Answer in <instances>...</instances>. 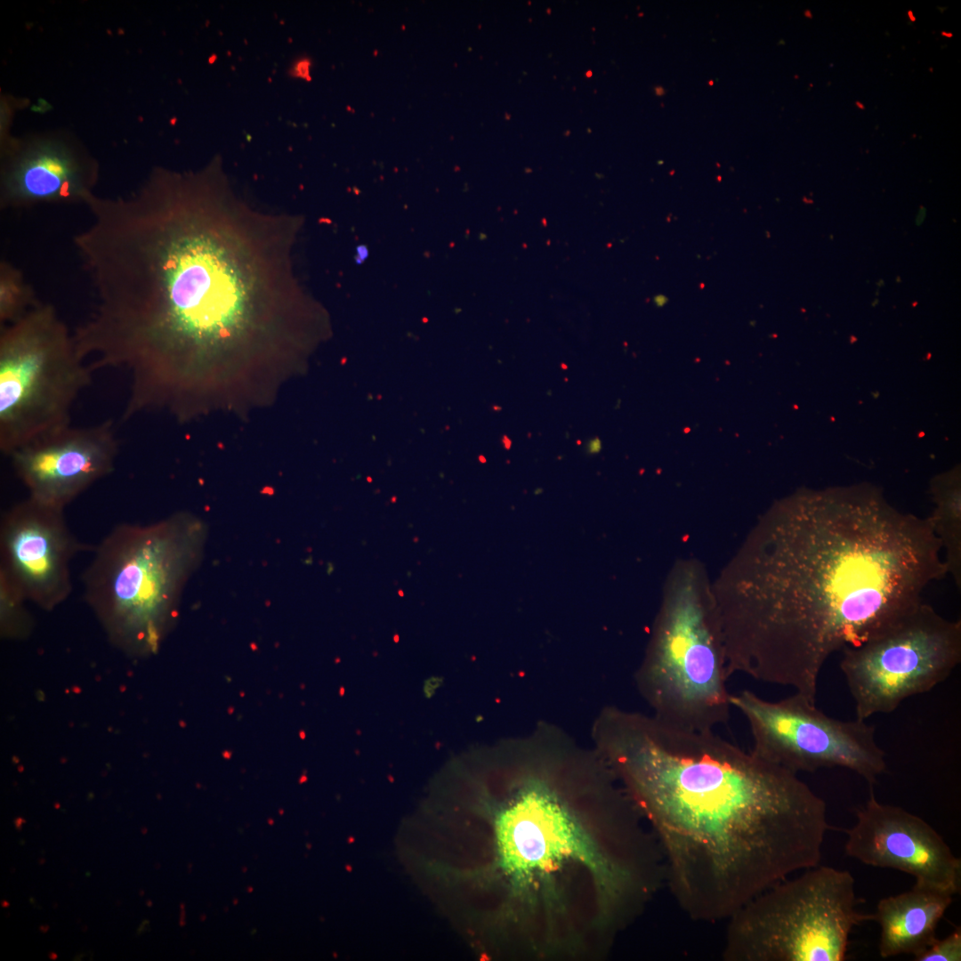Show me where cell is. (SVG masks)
Returning <instances> with one entry per match:
<instances>
[{
    "instance_id": "cell-1",
    "label": "cell",
    "mask_w": 961,
    "mask_h": 961,
    "mask_svg": "<svg viewBox=\"0 0 961 961\" xmlns=\"http://www.w3.org/2000/svg\"><path fill=\"white\" fill-rule=\"evenodd\" d=\"M74 237L96 295L73 332L91 369L124 370L123 419L181 422L275 398L297 365L295 223L254 211L217 172L154 173L129 198L93 197Z\"/></svg>"
},
{
    "instance_id": "cell-2",
    "label": "cell",
    "mask_w": 961,
    "mask_h": 961,
    "mask_svg": "<svg viewBox=\"0 0 961 961\" xmlns=\"http://www.w3.org/2000/svg\"><path fill=\"white\" fill-rule=\"evenodd\" d=\"M497 751L479 875L514 961H601L666 884L659 845L593 747L541 722Z\"/></svg>"
},
{
    "instance_id": "cell-3",
    "label": "cell",
    "mask_w": 961,
    "mask_h": 961,
    "mask_svg": "<svg viewBox=\"0 0 961 961\" xmlns=\"http://www.w3.org/2000/svg\"><path fill=\"white\" fill-rule=\"evenodd\" d=\"M714 594L731 677L790 687L816 703L831 655L886 630L948 572L928 518L866 488L807 491L759 519Z\"/></svg>"
},
{
    "instance_id": "cell-4",
    "label": "cell",
    "mask_w": 961,
    "mask_h": 961,
    "mask_svg": "<svg viewBox=\"0 0 961 961\" xmlns=\"http://www.w3.org/2000/svg\"><path fill=\"white\" fill-rule=\"evenodd\" d=\"M653 833L666 886L691 920L729 919L820 864L827 806L796 773L714 733L619 707L593 734Z\"/></svg>"
},
{
    "instance_id": "cell-5",
    "label": "cell",
    "mask_w": 961,
    "mask_h": 961,
    "mask_svg": "<svg viewBox=\"0 0 961 961\" xmlns=\"http://www.w3.org/2000/svg\"><path fill=\"white\" fill-rule=\"evenodd\" d=\"M206 537L203 521L182 512L150 524H119L102 539L83 575L84 593L115 642L137 653L157 648Z\"/></svg>"
},
{
    "instance_id": "cell-6",
    "label": "cell",
    "mask_w": 961,
    "mask_h": 961,
    "mask_svg": "<svg viewBox=\"0 0 961 961\" xmlns=\"http://www.w3.org/2000/svg\"><path fill=\"white\" fill-rule=\"evenodd\" d=\"M729 678L713 593L694 565H679L635 672L637 690L659 720L713 731L730 719Z\"/></svg>"
},
{
    "instance_id": "cell-7",
    "label": "cell",
    "mask_w": 961,
    "mask_h": 961,
    "mask_svg": "<svg viewBox=\"0 0 961 961\" xmlns=\"http://www.w3.org/2000/svg\"><path fill=\"white\" fill-rule=\"evenodd\" d=\"M763 891L729 919L724 961H843L852 930L873 920L857 909L855 881L829 866L804 869Z\"/></svg>"
},
{
    "instance_id": "cell-8",
    "label": "cell",
    "mask_w": 961,
    "mask_h": 961,
    "mask_svg": "<svg viewBox=\"0 0 961 961\" xmlns=\"http://www.w3.org/2000/svg\"><path fill=\"white\" fill-rule=\"evenodd\" d=\"M73 332L38 302L0 332V450L8 456L70 425L73 404L92 381Z\"/></svg>"
},
{
    "instance_id": "cell-9",
    "label": "cell",
    "mask_w": 961,
    "mask_h": 961,
    "mask_svg": "<svg viewBox=\"0 0 961 961\" xmlns=\"http://www.w3.org/2000/svg\"><path fill=\"white\" fill-rule=\"evenodd\" d=\"M841 653L856 718L866 721L950 675L961 662V621L922 602L884 632Z\"/></svg>"
},
{
    "instance_id": "cell-10",
    "label": "cell",
    "mask_w": 961,
    "mask_h": 961,
    "mask_svg": "<svg viewBox=\"0 0 961 961\" xmlns=\"http://www.w3.org/2000/svg\"><path fill=\"white\" fill-rule=\"evenodd\" d=\"M731 707L746 718L753 739L751 752L789 771L814 772L841 767L872 786L886 771L885 754L875 727L865 721L827 715L803 696L768 701L751 690L730 696Z\"/></svg>"
},
{
    "instance_id": "cell-11",
    "label": "cell",
    "mask_w": 961,
    "mask_h": 961,
    "mask_svg": "<svg viewBox=\"0 0 961 961\" xmlns=\"http://www.w3.org/2000/svg\"><path fill=\"white\" fill-rule=\"evenodd\" d=\"M847 829L844 852L860 862L912 876L915 884L951 895L960 892L961 860L922 818L883 804L870 789Z\"/></svg>"
},
{
    "instance_id": "cell-12",
    "label": "cell",
    "mask_w": 961,
    "mask_h": 961,
    "mask_svg": "<svg viewBox=\"0 0 961 961\" xmlns=\"http://www.w3.org/2000/svg\"><path fill=\"white\" fill-rule=\"evenodd\" d=\"M85 548L70 531L64 509L31 497L10 507L0 524V570L28 601L52 610L72 590L70 562Z\"/></svg>"
},
{
    "instance_id": "cell-13",
    "label": "cell",
    "mask_w": 961,
    "mask_h": 961,
    "mask_svg": "<svg viewBox=\"0 0 961 961\" xmlns=\"http://www.w3.org/2000/svg\"><path fill=\"white\" fill-rule=\"evenodd\" d=\"M119 444L112 420L66 426L37 438L8 456L28 497L60 509L112 472Z\"/></svg>"
},
{
    "instance_id": "cell-14",
    "label": "cell",
    "mask_w": 961,
    "mask_h": 961,
    "mask_svg": "<svg viewBox=\"0 0 961 961\" xmlns=\"http://www.w3.org/2000/svg\"><path fill=\"white\" fill-rule=\"evenodd\" d=\"M95 164L67 144L33 141L4 161L1 206L24 208L40 203L84 201L93 194Z\"/></svg>"
},
{
    "instance_id": "cell-15",
    "label": "cell",
    "mask_w": 961,
    "mask_h": 961,
    "mask_svg": "<svg viewBox=\"0 0 961 961\" xmlns=\"http://www.w3.org/2000/svg\"><path fill=\"white\" fill-rule=\"evenodd\" d=\"M953 895L914 884L907 892L881 899L872 913L880 927L879 955L914 957L930 946Z\"/></svg>"
},
{
    "instance_id": "cell-16",
    "label": "cell",
    "mask_w": 961,
    "mask_h": 961,
    "mask_svg": "<svg viewBox=\"0 0 961 961\" xmlns=\"http://www.w3.org/2000/svg\"><path fill=\"white\" fill-rule=\"evenodd\" d=\"M957 471L938 477L932 485L935 507L928 517L941 543L948 574L961 586V504Z\"/></svg>"
},
{
    "instance_id": "cell-17",
    "label": "cell",
    "mask_w": 961,
    "mask_h": 961,
    "mask_svg": "<svg viewBox=\"0 0 961 961\" xmlns=\"http://www.w3.org/2000/svg\"><path fill=\"white\" fill-rule=\"evenodd\" d=\"M38 301L20 270L11 262H0V322L1 327L12 323L25 315Z\"/></svg>"
},
{
    "instance_id": "cell-18",
    "label": "cell",
    "mask_w": 961,
    "mask_h": 961,
    "mask_svg": "<svg viewBox=\"0 0 961 961\" xmlns=\"http://www.w3.org/2000/svg\"><path fill=\"white\" fill-rule=\"evenodd\" d=\"M26 601L28 600L20 587L4 571L0 570L1 620L4 634L20 635L28 631Z\"/></svg>"
},
{
    "instance_id": "cell-19",
    "label": "cell",
    "mask_w": 961,
    "mask_h": 961,
    "mask_svg": "<svg viewBox=\"0 0 961 961\" xmlns=\"http://www.w3.org/2000/svg\"><path fill=\"white\" fill-rule=\"evenodd\" d=\"M916 961H960L961 929L956 928L944 939H936L925 950L914 957Z\"/></svg>"
},
{
    "instance_id": "cell-20",
    "label": "cell",
    "mask_w": 961,
    "mask_h": 961,
    "mask_svg": "<svg viewBox=\"0 0 961 961\" xmlns=\"http://www.w3.org/2000/svg\"><path fill=\"white\" fill-rule=\"evenodd\" d=\"M602 448L601 441L598 438L591 440L586 446V450L589 454H597Z\"/></svg>"
},
{
    "instance_id": "cell-21",
    "label": "cell",
    "mask_w": 961,
    "mask_h": 961,
    "mask_svg": "<svg viewBox=\"0 0 961 961\" xmlns=\"http://www.w3.org/2000/svg\"><path fill=\"white\" fill-rule=\"evenodd\" d=\"M356 253L355 261L359 263H361L368 255V251L365 246H359Z\"/></svg>"
},
{
    "instance_id": "cell-22",
    "label": "cell",
    "mask_w": 961,
    "mask_h": 961,
    "mask_svg": "<svg viewBox=\"0 0 961 961\" xmlns=\"http://www.w3.org/2000/svg\"><path fill=\"white\" fill-rule=\"evenodd\" d=\"M23 823H25V820L20 819V818H18L17 820H14V824H15V826H16V828L18 829H20L21 828V824H23Z\"/></svg>"
},
{
    "instance_id": "cell-23",
    "label": "cell",
    "mask_w": 961,
    "mask_h": 961,
    "mask_svg": "<svg viewBox=\"0 0 961 961\" xmlns=\"http://www.w3.org/2000/svg\"><path fill=\"white\" fill-rule=\"evenodd\" d=\"M908 16L909 17V19H910V20H911V21H915V20H916V17L914 16V14H913L912 11H909V12H908Z\"/></svg>"
},
{
    "instance_id": "cell-24",
    "label": "cell",
    "mask_w": 961,
    "mask_h": 961,
    "mask_svg": "<svg viewBox=\"0 0 961 961\" xmlns=\"http://www.w3.org/2000/svg\"><path fill=\"white\" fill-rule=\"evenodd\" d=\"M47 930H48V926H47V925H42V926H40V931H41V932L44 933V932H47Z\"/></svg>"
},
{
    "instance_id": "cell-25",
    "label": "cell",
    "mask_w": 961,
    "mask_h": 961,
    "mask_svg": "<svg viewBox=\"0 0 961 961\" xmlns=\"http://www.w3.org/2000/svg\"><path fill=\"white\" fill-rule=\"evenodd\" d=\"M49 957H50L51 959H56V958H57V955H56L55 953H52H52H50V955H49Z\"/></svg>"
},
{
    "instance_id": "cell-26",
    "label": "cell",
    "mask_w": 961,
    "mask_h": 961,
    "mask_svg": "<svg viewBox=\"0 0 961 961\" xmlns=\"http://www.w3.org/2000/svg\"><path fill=\"white\" fill-rule=\"evenodd\" d=\"M941 35H942V36H948V37H951V36H952V34H951V33H946L945 31H942Z\"/></svg>"
},
{
    "instance_id": "cell-27",
    "label": "cell",
    "mask_w": 961,
    "mask_h": 961,
    "mask_svg": "<svg viewBox=\"0 0 961 961\" xmlns=\"http://www.w3.org/2000/svg\"><path fill=\"white\" fill-rule=\"evenodd\" d=\"M805 15L809 18H812V13L809 10L805 11Z\"/></svg>"
},
{
    "instance_id": "cell-28",
    "label": "cell",
    "mask_w": 961,
    "mask_h": 961,
    "mask_svg": "<svg viewBox=\"0 0 961 961\" xmlns=\"http://www.w3.org/2000/svg\"><path fill=\"white\" fill-rule=\"evenodd\" d=\"M856 105H857V107H859V108H860V109H864V105H862V104H861V102H858V101H857V102H856Z\"/></svg>"
},
{
    "instance_id": "cell-29",
    "label": "cell",
    "mask_w": 961,
    "mask_h": 961,
    "mask_svg": "<svg viewBox=\"0 0 961 961\" xmlns=\"http://www.w3.org/2000/svg\"><path fill=\"white\" fill-rule=\"evenodd\" d=\"M2 905H3V907H8L9 903L7 901L4 900V901H2Z\"/></svg>"
}]
</instances>
